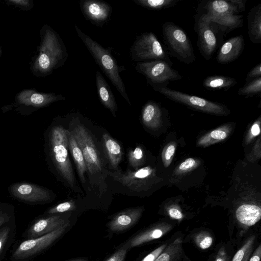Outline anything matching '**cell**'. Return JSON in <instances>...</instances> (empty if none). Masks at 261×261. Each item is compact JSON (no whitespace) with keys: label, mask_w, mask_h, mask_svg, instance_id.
I'll return each mask as SVG.
<instances>
[{"label":"cell","mask_w":261,"mask_h":261,"mask_svg":"<svg viewBox=\"0 0 261 261\" xmlns=\"http://www.w3.org/2000/svg\"><path fill=\"white\" fill-rule=\"evenodd\" d=\"M68 129L82 151L91 186L100 195L103 194L107 191L106 179L109 170L94 136L77 116L72 117Z\"/></svg>","instance_id":"6da1fadb"},{"label":"cell","mask_w":261,"mask_h":261,"mask_svg":"<svg viewBox=\"0 0 261 261\" xmlns=\"http://www.w3.org/2000/svg\"><path fill=\"white\" fill-rule=\"evenodd\" d=\"M74 28L77 35L92 56L97 64L123 98L130 105V101L126 93L124 84L120 75V72L123 70L124 68L118 66L116 60L111 54V50L102 47L82 31L76 25H75Z\"/></svg>","instance_id":"7a4b0ae2"},{"label":"cell","mask_w":261,"mask_h":261,"mask_svg":"<svg viewBox=\"0 0 261 261\" xmlns=\"http://www.w3.org/2000/svg\"><path fill=\"white\" fill-rule=\"evenodd\" d=\"M69 133L68 129L62 125H56L51 128L49 136L50 154L57 171L67 186L79 191L69 156Z\"/></svg>","instance_id":"3957f363"},{"label":"cell","mask_w":261,"mask_h":261,"mask_svg":"<svg viewBox=\"0 0 261 261\" xmlns=\"http://www.w3.org/2000/svg\"><path fill=\"white\" fill-rule=\"evenodd\" d=\"M66 47L60 37L50 28L44 31L43 42L37 60V67L47 73L64 65L68 58Z\"/></svg>","instance_id":"277c9868"},{"label":"cell","mask_w":261,"mask_h":261,"mask_svg":"<svg viewBox=\"0 0 261 261\" xmlns=\"http://www.w3.org/2000/svg\"><path fill=\"white\" fill-rule=\"evenodd\" d=\"M162 34L168 54L187 64L195 61L192 44L181 27L173 22L166 21L162 25Z\"/></svg>","instance_id":"5b68a950"},{"label":"cell","mask_w":261,"mask_h":261,"mask_svg":"<svg viewBox=\"0 0 261 261\" xmlns=\"http://www.w3.org/2000/svg\"><path fill=\"white\" fill-rule=\"evenodd\" d=\"M108 175L120 185L126 193L134 196L148 190L155 180L154 170L149 166L136 170L129 169L125 172H122L119 169L109 170Z\"/></svg>","instance_id":"8992f818"},{"label":"cell","mask_w":261,"mask_h":261,"mask_svg":"<svg viewBox=\"0 0 261 261\" xmlns=\"http://www.w3.org/2000/svg\"><path fill=\"white\" fill-rule=\"evenodd\" d=\"M194 29L197 35V46L206 60L212 58L224 36L217 24L207 16L201 13L194 15Z\"/></svg>","instance_id":"52a82bcc"},{"label":"cell","mask_w":261,"mask_h":261,"mask_svg":"<svg viewBox=\"0 0 261 261\" xmlns=\"http://www.w3.org/2000/svg\"><path fill=\"white\" fill-rule=\"evenodd\" d=\"M153 89L174 102L204 113L219 116H226L230 113L229 109L221 103L185 93L168 87H155Z\"/></svg>","instance_id":"ba28073f"},{"label":"cell","mask_w":261,"mask_h":261,"mask_svg":"<svg viewBox=\"0 0 261 261\" xmlns=\"http://www.w3.org/2000/svg\"><path fill=\"white\" fill-rule=\"evenodd\" d=\"M172 64L162 60L137 63V71L145 76L152 88L168 87L170 82L182 79V76L172 68Z\"/></svg>","instance_id":"9c48e42d"},{"label":"cell","mask_w":261,"mask_h":261,"mask_svg":"<svg viewBox=\"0 0 261 261\" xmlns=\"http://www.w3.org/2000/svg\"><path fill=\"white\" fill-rule=\"evenodd\" d=\"M130 53L132 60L137 63L162 60L172 64L167 51L152 32L138 36L130 47Z\"/></svg>","instance_id":"30bf717a"},{"label":"cell","mask_w":261,"mask_h":261,"mask_svg":"<svg viewBox=\"0 0 261 261\" xmlns=\"http://www.w3.org/2000/svg\"><path fill=\"white\" fill-rule=\"evenodd\" d=\"M247 0H215L202 1L199 4L197 13L208 17L238 15L246 9Z\"/></svg>","instance_id":"8fae6325"},{"label":"cell","mask_w":261,"mask_h":261,"mask_svg":"<svg viewBox=\"0 0 261 261\" xmlns=\"http://www.w3.org/2000/svg\"><path fill=\"white\" fill-rule=\"evenodd\" d=\"M68 226H63L48 234L22 242L15 250L14 257L24 259L38 253L49 246L62 236Z\"/></svg>","instance_id":"7c38bea8"},{"label":"cell","mask_w":261,"mask_h":261,"mask_svg":"<svg viewBox=\"0 0 261 261\" xmlns=\"http://www.w3.org/2000/svg\"><path fill=\"white\" fill-rule=\"evenodd\" d=\"M80 6L85 18L98 27H102L108 22L112 13L110 5L102 1L82 0Z\"/></svg>","instance_id":"4fadbf2b"},{"label":"cell","mask_w":261,"mask_h":261,"mask_svg":"<svg viewBox=\"0 0 261 261\" xmlns=\"http://www.w3.org/2000/svg\"><path fill=\"white\" fill-rule=\"evenodd\" d=\"M70 214L69 213L64 215L57 214L39 219L30 228L28 231L29 239L44 236L63 226H69Z\"/></svg>","instance_id":"5bb4252c"},{"label":"cell","mask_w":261,"mask_h":261,"mask_svg":"<svg viewBox=\"0 0 261 261\" xmlns=\"http://www.w3.org/2000/svg\"><path fill=\"white\" fill-rule=\"evenodd\" d=\"M12 195L22 200L29 202H42L51 198L50 192L37 185L22 182L13 185L11 187Z\"/></svg>","instance_id":"9a60e30c"},{"label":"cell","mask_w":261,"mask_h":261,"mask_svg":"<svg viewBox=\"0 0 261 261\" xmlns=\"http://www.w3.org/2000/svg\"><path fill=\"white\" fill-rule=\"evenodd\" d=\"M244 48L243 35L232 37L220 46L216 57L220 64H226L236 60L242 54Z\"/></svg>","instance_id":"2e32d148"},{"label":"cell","mask_w":261,"mask_h":261,"mask_svg":"<svg viewBox=\"0 0 261 261\" xmlns=\"http://www.w3.org/2000/svg\"><path fill=\"white\" fill-rule=\"evenodd\" d=\"M144 211L142 207L127 208L116 214L108 223L114 232L125 230L133 226L139 220Z\"/></svg>","instance_id":"e0dca14e"},{"label":"cell","mask_w":261,"mask_h":261,"mask_svg":"<svg viewBox=\"0 0 261 261\" xmlns=\"http://www.w3.org/2000/svg\"><path fill=\"white\" fill-rule=\"evenodd\" d=\"M172 228V226L166 223L153 225L136 234L123 247L128 249L159 239L169 232Z\"/></svg>","instance_id":"ac0fdd59"},{"label":"cell","mask_w":261,"mask_h":261,"mask_svg":"<svg viewBox=\"0 0 261 261\" xmlns=\"http://www.w3.org/2000/svg\"><path fill=\"white\" fill-rule=\"evenodd\" d=\"M104 154L112 171L118 170V167L122 159L123 151L120 144L109 134L102 137Z\"/></svg>","instance_id":"d6986e66"},{"label":"cell","mask_w":261,"mask_h":261,"mask_svg":"<svg viewBox=\"0 0 261 261\" xmlns=\"http://www.w3.org/2000/svg\"><path fill=\"white\" fill-rule=\"evenodd\" d=\"M95 83L101 103L116 117L118 111L116 101L109 85L98 70L96 72Z\"/></svg>","instance_id":"ffe728a7"},{"label":"cell","mask_w":261,"mask_h":261,"mask_svg":"<svg viewBox=\"0 0 261 261\" xmlns=\"http://www.w3.org/2000/svg\"><path fill=\"white\" fill-rule=\"evenodd\" d=\"M164 111L160 104L154 101H148L143 107L141 119L143 123L150 129H156L162 122Z\"/></svg>","instance_id":"44dd1931"},{"label":"cell","mask_w":261,"mask_h":261,"mask_svg":"<svg viewBox=\"0 0 261 261\" xmlns=\"http://www.w3.org/2000/svg\"><path fill=\"white\" fill-rule=\"evenodd\" d=\"M20 102L35 107H43L51 102L64 100L65 97L60 94L54 93H39L32 91H23L18 96Z\"/></svg>","instance_id":"7402d4cb"},{"label":"cell","mask_w":261,"mask_h":261,"mask_svg":"<svg viewBox=\"0 0 261 261\" xmlns=\"http://www.w3.org/2000/svg\"><path fill=\"white\" fill-rule=\"evenodd\" d=\"M236 216L241 224L245 227H249L260 220L261 209L256 205L244 204L237 209Z\"/></svg>","instance_id":"603a6c76"},{"label":"cell","mask_w":261,"mask_h":261,"mask_svg":"<svg viewBox=\"0 0 261 261\" xmlns=\"http://www.w3.org/2000/svg\"><path fill=\"white\" fill-rule=\"evenodd\" d=\"M248 33L250 41L254 44L261 43V4L251 8L248 15Z\"/></svg>","instance_id":"cb8c5ba5"},{"label":"cell","mask_w":261,"mask_h":261,"mask_svg":"<svg viewBox=\"0 0 261 261\" xmlns=\"http://www.w3.org/2000/svg\"><path fill=\"white\" fill-rule=\"evenodd\" d=\"M68 149L77 169L79 178L82 184L84 185L86 181L85 174L87 172V167L82 151L70 131L68 138Z\"/></svg>","instance_id":"d4e9b609"},{"label":"cell","mask_w":261,"mask_h":261,"mask_svg":"<svg viewBox=\"0 0 261 261\" xmlns=\"http://www.w3.org/2000/svg\"><path fill=\"white\" fill-rule=\"evenodd\" d=\"M237 82L232 77L223 75H212L206 77L202 86L209 90L226 91L233 87Z\"/></svg>","instance_id":"484cf974"},{"label":"cell","mask_w":261,"mask_h":261,"mask_svg":"<svg viewBox=\"0 0 261 261\" xmlns=\"http://www.w3.org/2000/svg\"><path fill=\"white\" fill-rule=\"evenodd\" d=\"M243 15H230L216 17H208L216 23L224 36L236 29L242 27Z\"/></svg>","instance_id":"4316f807"},{"label":"cell","mask_w":261,"mask_h":261,"mask_svg":"<svg viewBox=\"0 0 261 261\" xmlns=\"http://www.w3.org/2000/svg\"><path fill=\"white\" fill-rule=\"evenodd\" d=\"M228 126L224 125L206 134L199 139L197 144L205 146L225 139L230 132Z\"/></svg>","instance_id":"83f0119b"},{"label":"cell","mask_w":261,"mask_h":261,"mask_svg":"<svg viewBox=\"0 0 261 261\" xmlns=\"http://www.w3.org/2000/svg\"><path fill=\"white\" fill-rule=\"evenodd\" d=\"M182 242L180 238L175 239L166 247L155 261H173L181 253Z\"/></svg>","instance_id":"f1b7e54d"},{"label":"cell","mask_w":261,"mask_h":261,"mask_svg":"<svg viewBox=\"0 0 261 261\" xmlns=\"http://www.w3.org/2000/svg\"><path fill=\"white\" fill-rule=\"evenodd\" d=\"M136 4L151 10H161L172 7L179 0H133Z\"/></svg>","instance_id":"f546056e"},{"label":"cell","mask_w":261,"mask_h":261,"mask_svg":"<svg viewBox=\"0 0 261 261\" xmlns=\"http://www.w3.org/2000/svg\"><path fill=\"white\" fill-rule=\"evenodd\" d=\"M127 160L128 165L133 170L141 168L145 161L142 148L138 146L134 149H129L127 153Z\"/></svg>","instance_id":"4dcf8cb0"},{"label":"cell","mask_w":261,"mask_h":261,"mask_svg":"<svg viewBox=\"0 0 261 261\" xmlns=\"http://www.w3.org/2000/svg\"><path fill=\"white\" fill-rule=\"evenodd\" d=\"M255 236L252 235L246 241L238 250L231 261H248L253 249Z\"/></svg>","instance_id":"1f68e13d"},{"label":"cell","mask_w":261,"mask_h":261,"mask_svg":"<svg viewBox=\"0 0 261 261\" xmlns=\"http://www.w3.org/2000/svg\"><path fill=\"white\" fill-rule=\"evenodd\" d=\"M261 93V77L255 79L239 88L238 94L239 95L251 96Z\"/></svg>","instance_id":"d6a6232c"},{"label":"cell","mask_w":261,"mask_h":261,"mask_svg":"<svg viewBox=\"0 0 261 261\" xmlns=\"http://www.w3.org/2000/svg\"><path fill=\"white\" fill-rule=\"evenodd\" d=\"M194 240L196 245L201 249L210 248L213 242L212 237L206 231H201L196 233L194 237Z\"/></svg>","instance_id":"836d02e7"},{"label":"cell","mask_w":261,"mask_h":261,"mask_svg":"<svg viewBox=\"0 0 261 261\" xmlns=\"http://www.w3.org/2000/svg\"><path fill=\"white\" fill-rule=\"evenodd\" d=\"M76 208L75 202L73 200H69L60 203L50 208L47 211V213L49 214H61L74 211Z\"/></svg>","instance_id":"e575fe53"},{"label":"cell","mask_w":261,"mask_h":261,"mask_svg":"<svg viewBox=\"0 0 261 261\" xmlns=\"http://www.w3.org/2000/svg\"><path fill=\"white\" fill-rule=\"evenodd\" d=\"M175 151V146L173 144H169L163 150L162 158L165 167H168L171 164Z\"/></svg>","instance_id":"d590c367"},{"label":"cell","mask_w":261,"mask_h":261,"mask_svg":"<svg viewBox=\"0 0 261 261\" xmlns=\"http://www.w3.org/2000/svg\"><path fill=\"white\" fill-rule=\"evenodd\" d=\"M197 165L196 161L191 158L186 159L182 162L176 170V172L183 173L194 168Z\"/></svg>","instance_id":"8d00e7d4"},{"label":"cell","mask_w":261,"mask_h":261,"mask_svg":"<svg viewBox=\"0 0 261 261\" xmlns=\"http://www.w3.org/2000/svg\"><path fill=\"white\" fill-rule=\"evenodd\" d=\"M259 77H261L260 63L257 64L248 72L245 79V83L249 82Z\"/></svg>","instance_id":"74e56055"},{"label":"cell","mask_w":261,"mask_h":261,"mask_svg":"<svg viewBox=\"0 0 261 261\" xmlns=\"http://www.w3.org/2000/svg\"><path fill=\"white\" fill-rule=\"evenodd\" d=\"M127 251V248L123 247L109 257L106 261H123L126 256Z\"/></svg>","instance_id":"f35d334b"},{"label":"cell","mask_w":261,"mask_h":261,"mask_svg":"<svg viewBox=\"0 0 261 261\" xmlns=\"http://www.w3.org/2000/svg\"><path fill=\"white\" fill-rule=\"evenodd\" d=\"M166 246V244L160 246L147 255L141 261H155Z\"/></svg>","instance_id":"ab89813d"},{"label":"cell","mask_w":261,"mask_h":261,"mask_svg":"<svg viewBox=\"0 0 261 261\" xmlns=\"http://www.w3.org/2000/svg\"><path fill=\"white\" fill-rule=\"evenodd\" d=\"M168 215L172 219L181 220L184 215L181 211L176 207H170L167 210Z\"/></svg>","instance_id":"60d3db41"},{"label":"cell","mask_w":261,"mask_h":261,"mask_svg":"<svg viewBox=\"0 0 261 261\" xmlns=\"http://www.w3.org/2000/svg\"><path fill=\"white\" fill-rule=\"evenodd\" d=\"M10 232V228L6 227L0 230V252L6 242Z\"/></svg>","instance_id":"b9f144b4"},{"label":"cell","mask_w":261,"mask_h":261,"mask_svg":"<svg viewBox=\"0 0 261 261\" xmlns=\"http://www.w3.org/2000/svg\"><path fill=\"white\" fill-rule=\"evenodd\" d=\"M215 261H228V256L224 247H222L218 250Z\"/></svg>","instance_id":"7bdbcfd3"},{"label":"cell","mask_w":261,"mask_h":261,"mask_svg":"<svg viewBox=\"0 0 261 261\" xmlns=\"http://www.w3.org/2000/svg\"><path fill=\"white\" fill-rule=\"evenodd\" d=\"M261 257V245H259L254 251L252 256L249 258V261H260Z\"/></svg>","instance_id":"ee69618b"},{"label":"cell","mask_w":261,"mask_h":261,"mask_svg":"<svg viewBox=\"0 0 261 261\" xmlns=\"http://www.w3.org/2000/svg\"><path fill=\"white\" fill-rule=\"evenodd\" d=\"M251 133L252 136H256L260 133L259 121L255 122L251 128Z\"/></svg>","instance_id":"f6af8a7d"},{"label":"cell","mask_w":261,"mask_h":261,"mask_svg":"<svg viewBox=\"0 0 261 261\" xmlns=\"http://www.w3.org/2000/svg\"><path fill=\"white\" fill-rule=\"evenodd\" d=\"M10 2L14 3L17 4L22 5H25L28 3V1H22V0H21V1H15H15H10Z\"/></svg>","instance_id":"bcb514c9"},{"label":"cell","mask_w":261,"mask_h":261,"mask_svg":"<svg viewBox=\"0 0 261 261\" xmlns=\"http://www.w3.org/2000/svg\"><path fill=\"white\" fill-rule=\"evenodd\" d=\"M69 261H87V260L85 259H84L80 258V259H72V260H69Z\"/></svg>","instance_id":"7dc6e473"}]
</instances>
